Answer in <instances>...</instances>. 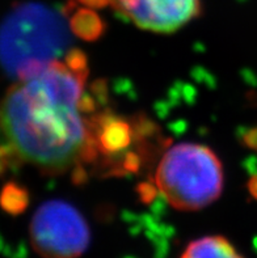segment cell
<instances>
[{
  "instance_id": "1",
  "label": "cell",
  "mask_w": 257,
  "mask_h": 258,
  "mask_svg": "<svg viewBox=\"0 0 257 258\" xmlns=\"http://www.w3.org/2000/svg\"><path fill=\"white\" fill-rule=\"evenodd\" d=\"M83 54L54 59L17 79L0 101V131L13 156L46 174H62L97 154L94 126L83 110Z\"/></svg>"
},
{
  "instance_id": "2",
  "label": "cell",
  "mask_w": 257,
  "mask_h": 258,
  "mask_svg": "<svg viewBox=\"0 0 257 258\" xmlns=\"http://www.w3.org/2000/svg\"><path fill=\"white\" fill-rule=\"evenodd\" d=\"M223 167L206 146L181 143L163 155L155 182L171 206L180 211H197L221 197Z\"/></svg>"
},
{
  "instance_id": "3",
  "label": "cell",
  "mask_w": 257,
  "mask_h": 258,
  "mask_svg": "<svg viewBox=\"0 0 257 258\" xmlns=\"http://www.w3.org/2000/svg\"><path fill=\"white\" fill-rule=\"evenodd\" d=\"M56 19L38 6H23L0 25V63L17 79L54 60Z\"/></svg>"
},
{
  "instance_id": "4",
  "label": "cell",
  "mask_w": 257,
  "mask_h": 258,
  "mask_svg": "<svg viewBox=\"0 0 257 258\" xmlns=\"http://www.w3.org/2000/svg\"><path fill=\"white\" fill-rule=\"evenodd\" d=\"M29 235L32 246L42 258H78L89 245L87 222L63 201H50L37 210Z\"/></svg>"
},
{
  "instance_id": "5",
  "label": "cell",
  "mask_w": 257,
  "mask_h": 258,
  "mask_svg": "<svg viewBox=\"0 0 257 258\" xmlns=\"http://www.w3.org/2000/svg\"><path fill=\"white\" fill-rule=\"evenodd\" d=\"M138 28L172 33L201 13V0H101Z\"/></svg>"
},
{
  "instance_id": "6",
  "label": "cell",
  "mask_w": 257,
  "mask_h": 258,
  "mask_svg": "<svg viewBox=\"0 0 257 258\" xmlns=\"http://www.w3.org/2000/svg\"><path fill=\"white\" fill-rule=\"evenodd\" d=\"M181 258H244L223 236H205L192 241Z\"/></svg>"
},
{
  "instance_id": "7",
  "label": "cell",
  "mask_w": 257,
  "mask_h": 258,
  "mask_svg": "<svg viewBox=\"0 0 257 258\" xmlns=\"http://www.w3.org/2000/svg\"><path fill=\"white\" fill-rule=\"evenodd\" d=\"M0 205L7 213L19 214L26 206V196L23 189H20L15 183H10L2 191Z\"/></svg>"
}]
</instances>
